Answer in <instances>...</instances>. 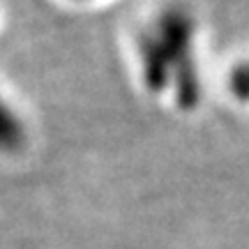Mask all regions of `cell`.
I'll use <instances>...</instances> for the list:
<instances>
[{"instance_id": "cell-2", "label": "cell", "mask_w": 249, "mask_h": 249, "mask_svg": "<svg viewBox=\"0 0 249 249\" xmlns=\"http://www.w3.org/2000/svg\"><path fill=\"white\" fill-rule=\"evenodd\" d=\"M28 139L26 124L21 120L9 102L0 95V152L2 155H17L23 150Z\"/></svg>"}, {"instance_id": "cell-3", "label": "cell", "mask_w": 249, "mask_h": 249, "mask_svg": "<svg viewBox=\"0 0 249 249\" xmlns=\"http://www.w3.org/2000/svg\"><path fill=\"white\" fill-rule=\"evenodd\" d=\"M226 88H229V95H231L235 102L249 104V58L238 60L231 70H229Z\"/></svg>"}, {"instance_id": "cell-1", "label": "cell", "mask_w": 249, "mask_h": 249, "mask_svg": "<svg viewBox=\"0 0 249 249\" xmlns=\"http://www.w3.org/2000/svg\"><path fill=\"white\" fill-rule=\"evenodd\" d=\"M198 18L187 2L161 5L136 33V67L150 95H171L180 111H194L203 97L196 58Z\"/></svg>"}, {"instance_id": "cell-4", "label": "cell", "mask_w": 249, "mask_h": 249, "mask_svg": "<svg viewBox=\"0 0 249 249\" xmlns=\"http://www.w3.org/2000/svg\"><path fill=\"white\" fill-rule=\"evenodd\" d=\"M65 2H71V5H90V2H97V0H65Z\"/></svg>"}]
</instances>
